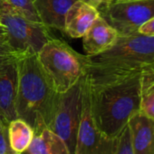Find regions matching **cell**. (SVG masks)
<instances>
[{
	"label": "cell",
	"mask_w": 154,
	"mask_h": 154,
	"mask_svg": "<svg viewBox=\"0 0 154 154\" xmlns=\"http://www.w3.org/2000/svg\"><path fill=\"white\" fill-rule=\"evenodd\" d=\"M18 60L0 64V113L8 125L11 121L17 119Z\"/></svg>",
	"instance_id": "9c48e42d"
},
{
	"label": "cell",
	"mask_w": 154,
	"mask_h": 154,
	"mask_svg": "<svg viewBox=\"0 0 154 154\" xmlns=\"http://www.w3.org/2000/svg\"><path fill=\"white\" fill-rule=\"evenodd\" d=\"M11 154H16V153H14V152H12V153H11Z\"/></svg>",
	"instance_id": "83f0119b"
},
{
	"label": "cell",
	"mask_w": 154,
	"mask_h": 154,
	"mask_svg": "<svg viewBox=\"0 0 154 154\" xmlns=\"http://www.w3.org/2000/svg\"><path fill=\"white\" fill-rule=\"evenodd\" d=\"M113 140L104 138L95 125L92 113L89 81L86 72L82 77V113L74 154H105L112 147Z\"/></svg>",
	"instance_id": "ba28073f"
},
{
	"label": "cell",
	"mask_w": 154,
	"mask_h": 154,
	"mask_svg": "<svg viewBox=\"0 0 154 154\" xmlns=\"http://www.w3.org/2000/svg\"><path fill=\"white\" fill-rule=\"evenodd\" d=\"M133 154H154V121L140 111L128 122Z\"/></svg>",
	"instance_id": "8fae6325"
},
{
	"label": "cell",
	"mask_w": 154,
	"mask_h": 154,
	"mask_svg": "<svg viewBox=\"0 0 154 154\" xmlns=\"http://www.w3.org/2000/svg\"><path fill=\"white\" fill-rule=\"evenodd\" d=\"M8 34L6 26L0 23V42H8Z\"/></svg>",
	"instance_id": "603a6c76"
},
{
	"label": "cell",
	"mask_w": 154,
	"mask_h": 154,
	"mask_svg": "<svg viewBox=\"0 0 154 154\" xmlns=\"http://www.w3.org/2000/svg\"><path fill=\"white\" fill-rule=\"evenodd\" d=\"M82 113V79L68 91L59 94L50 130L61 137L74 154Z\"/></svg>",
	"instance_id": "52a82bcc"
},
{
	"label": "cell",
	"mask_w": 154,
	"mask_h": 154,
	"mask_svg": "<svg viewBox=\"0 0 154 154\" xmlns=\"http://www.w3.org/2000/svg\"><path fill=\"white\" fill-rule=\"evenodd\" d=\"M8 2L14 8H16L29 20L41 23V20L34 7L33 0H8Z\"/></svg>",
	"instance_id": "ac0fdd59"
},
{
	"label": "cell",
	"mask_w": 154,
	"mask_h": 154,
	"mask_svg": "<svg viewBox=\"0 0 154 154\" xmlns=\"http://www.w3.org/2000/svg\"><path fill=\"white\" fill-rule=\"evenodd\" d=\"M103 1V0H94V8H98L100 5H101V3Z\"/></svg>",
	"instance_id": "cb8c5ba5"
},
{
	"label": "cell",
	"mask_w": 154,
	"mask_h": 154,
	"mask_svg": "<svg viewBox=\"0 0 154 154\" xmlns=\"http://www.w3.org/2000/svg\"><path fill=\"white\" fill-rule=\"evenodd\" d=\"M97 9L119 36H127L154 17V0H103Z\"/></svg>",
	"instance_id": "5b68a950"
},
{
	"label": "cell",
	"mask_w": 154,
	"mask_h": 154,
	"mask_svg": "<svg viewBox=\"0 0 154 154\" xmlns=\"http://www.w3.org/2000/svg\"><path fill=\"white\" fill-rule=\"evenodd\" d=\"M8 140L11 149L16 154H22L30 146L35 132L33 128L24 120L17 118L8 125Z\"/></svg>",
	"instance_id": "9a60e30c"
},
{
	"label": "cell",
	"mask_w": 154,
	"mask_h": 154,
	"mask_svg": "<svg viewBox=\"0 0 154 154\" xmlns=\"http://www.w3.org/2000/svg\"><path fill=\"white\" fill-rule=\"evenodd\" d=\"M22 154H29V153H28V152H27V151H25V152H23V153H22Z\"/></svg>",
	"instance_id": "4316f807"
},
{
	"label": "cell",
	"mask_w": 154,
	"mask_h": 154,
	"mask_svg": "<svg viewBox=\"0 0 154 154\" xmlns=\"http://www.w3.org/2000/svg\"><path fill=\"white\" fill-rule=\"evenodd\" d=\"M90 64L119 70H143L154 68V35L140 33L119 36L109 50L88 56Z\"/></svg>",
	"instance_id": "277c9868"
},
{
	"label": "cell",
	"mask_w": 154,
	"mask_h": 154,
	"mask_svg": "<svg viewBox=\"0 0 154 154\" xmlns=\"http://www.w3.org/2000/svg\"><path fill=\"white\" fill-rule=\"evenodd\" d=\"M38 63L58 94L78 83L87 72L90 59L63 40L50 39L36 54Z\"/></svg>",
	"instance_id": "3957f363"
},
{
	"label": "cell",
	"mask_w": 154,
	"mask_h": 154,
	"mask_svg": "<svg viewBox=\"0 0 154 154\" xmlns=\"http://www.w3.org/2000/svg\"><path fill=\"white\" fill-rule=\"evenodd\" d=\"M77 0H33L41 23L47 28H54L64 34L65 17Z\"/></svg>",
	"instance_id": "4fadbf2b"
},
{
	"label": "cell",
	"mask_w": 154,
	"mask_h": 154,
	"mask_svg": "<svg viewBox=\"0 0 154 154\" xmlns=\"http://www.w3.org/2000/svg\"><path fill=\"white\" fill-rule=\"evenodd\" d=\"M140 111L154 121V68L142 70Z\"/></svg>",
	"instance_id": "2e32d148"
},
{
	"label": "cell",
	"mask_w": 154,
	"mask_h": 154,
	"mask_svg": "<svg viewBox=\"0 0 154 154\" xmlns=\"http://www.w3.org/2000/svg\"><path fill=\"white\" fill-rule=\"evenodd\" d=\"M80 1H83V2L87 3V4H89V5L94 7V0H80Z\"/></svg>",
	"instance_id": "d4e9b609"
},
{
	"label": "cell",
	"mask_w": 154,
	"mask_h": 154,
	"mask_svg": "<svg viewBox=\"0 0 154 154\" xmlns=\"http://www.w3.org/2000/svg\"><path fill=\"white\" fill-rule=\"evenodd\" d=\"M26 151L29 154H71L64 140L50 129L35 135Z\"/></svg>",
	"instance_id": "5bb4252c"
},
{
	"label": "cell",
	"mask_w": 154,
	"mask_h": 154,
	"mask_svg": "<svg viewBox=\"0 0 154 154\" xmlns=\"http://www.w3.org/2000/svg\"><path fill=\"white\" fill-rule=\"evenodd\" d=\"M99 16L96 8L77 0L66 14L64 34L73 39L83 37Z\"/></svg>",
	"instance_id": "7c38bea8"
},
{
	"label": "cell",
	"mask_w": 154,
	"mask_h": 154,
	"mask_svg": "<svg viewBox=\"0 0 154 154\" xmlns=\"http://www.w3.org/2000/svg\"><path fill=\"white\" fill-rule=\"evenodd\" d=\"M142 70H119L89 64L87 70L93 117L101 134L115 139L140 111Z\"/></svg>",
	"instance_id": "6da1fadb"
},
{
	"label": "cell",
	"mask_w": 154,
	"mask_h": 154,
	"mask_svg": "<svg viewBox=\"0 0 154 154\" xmlns=\"http://www.w3.org/2000/svg\"><path fill=\"white\" fill-rule=\"evenodd\" d=\"M118 37L117 31L99 16L82 37L83 47L87 56H95L112 47Z\"/></svg>",
	"instance_id": "30bf717a"
},
{
	"label": "cell",
	"mask_w": 154,
	"mask_h": 154,
	"mask_svg": "<svg viewBox=\"0 0 154 154\" xmlns=\"http://www.w3.org/2000/svg\"><path fill=\"white\" fill-rule=\"evenodd\" d=\"M14 8L8 2V0H0V15L7 13Z\"/></svg>",
	"instance_id": "7402d4cb"
},
{
	"label": "cell",
	"mask_w": 154,
	"mask_h": 154,
	"mask_svg": "<svg viewBox=\"0 0 154 154\" xmlns=\"http://www.w3.org/2000/svg\"><path fill=\"white\" fill-rule=\"evenodd\" d=\"M1 123H5V122H4V120H3V117H2V115H1V113H0V124ZM6 124V123H5Z\"/></svg>",
	"instance_id": "484cf974"
},
{
	"label": "cell",
	"mask_w": 154,
	"mask_h": 154,
	"mask_svg": "<svg viewBox=\"0 0 154 154\" xmlns=\"http://www.w3.org/2000/svg\"><path fill=\"white\" fill-rule=\"evenodd\" d=\"M23 56L26 55L13 48L8 42H0V64L10 61H17Z\"/></svg>",
	"instance_id": "d6986e66"
},
{
	"label": "cell",
	"mask_w": 154,
	"mask_h": 154,
	"mask_svg": "<svg viewBox=\"0 0 154 154\" xmlns=\"http://www.w3.org/2000/svg\"><path fill=\"white\" fill-rule=\"evenodd\" d=\"M17 68V118L26 122L36 135L50 128L60 94L42 70L36 54L21 57Z\"/></svg>",
	"instance_id": "7a4b0ae2"
},
{
	"label": "cell",
	"mask_w": 154,
	"mask_h": 154,
	"mask_svg": "<svg viewBox=\"0 0 154 154\" xmlns=\"http://www.w3.org/2000/svg\"><path fill=\"white\" fill-rule=\"evenodd\" d=\"M13 150L10 148L8 140V124H0V154H11Z\"/></svg>",
	"instance_id": "ffe728a7"
},
{
	"label": "cell",
	"mask_w": 154,
	"mask_h": 154,
	"mask_svg": "<svg viewBox=\"0 0 154 154\" xmlns=\"http://www.w3.org/2000/svg\"><path fill=\"white\" fill-rule=\"evenodd\" d=\"M106 154H133L131 145V136L128 125L113 140L112 145Z\"/></svg>",
	"instance_id": "e0dca14e"
},
{
	"label": "cell",
	"mask_w": 154,
	"mask_h": 154,
	"mask_svg": "<svg viewBox=\"0 0 154 154\" xmlns=\"http://www.w3.org/2000/svg\"><path fill=\"white\" fill-rule=\"evenodd\" d=\"M0 23L3 24L8 34V44L24 54H37L41 48L53 37L42 23L29 20L16 8L0 15Z\"/></svg>",
	"instance_id": "8992f818"
},
{
	"label": "cell",
	"mask_w": 154,
	"mask_h": 154,
	"mask_svg": "<svg viewBox=\"0 0 154 154\" xmlns=\"http://www.w3.org/2000/svg\"><path fill=\"white\" fill-rule=\"evenodd\" d=\"M138 32L145 35H154V17L142 24L140 26Z\"/></svg>",
	"instance_id": "44dd1931"
}]
</instances>
